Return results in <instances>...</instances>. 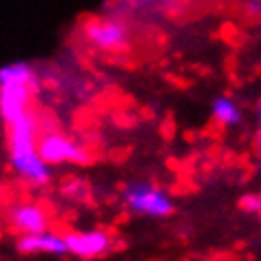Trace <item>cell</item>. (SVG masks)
I'll list each match as a JSON object with an SVG mask.
<instances>
[{"instance_id": "obj_1", "label": "cell", "mask_w": 261, "mask_h": 261, "mask_svg": "<svg viewBox=\"0 0 261 261\" xmlns=\"http://www.w3.org/2000/svg\"><path fill=\"white\" fill-rule=\"evenodd\" d=\"M38 122L36 115L24 113L22 117L7 124V160L16 177L34 188H42L51 181V166L40 158L38 151Z\"/></svg>"}, {"instance_id": "obj_2", "label": "cell", "mask_w": 261, "mask_h": 261, "mask_svg": "<svg viewBox=\"0 0 261 261\" xmlns=\"http://www.w3.org/2000/svg\"><path fill=\"white\" fill-rule=\"evenodd\" d=\"M38 89V73L29 62L16 60L0 69V117L5 124L29 113V104Z\"/></svg>"}, {"instance_id": "obj_3", "label": "cell", "mask_w": 261, "mask_h": 261, "mask_svg": "<svg viewBox=\"0 0 261 261\" xmlns=\"http://www.w3.org/2000/svg\"><path fill=\"white\" fill-rule=\"evenodd\" d=\"M122 204L128 213L148 219H166L175 211V201L166 188L148 179H133L122 188Z\"/></svg>"}, {"instance_id": "obj_4", "label": "cell", "mask_w": 261, "mask_h": 261, "mask_svg": "<svg viewBox=\"0 0 261 261\" xmlns=\"http://www.w3.org/2000/svg\"><path fill=\"white\" fill-rule=\"evenodd\" d=\"M38 151L40 158L47 162L49 166H64V164H89L91 153L87 146L77 144L73 138L60 133V130H47L38 140Z\"/></svg>"}, {"instance_id": "obj_5", "label": "cell", "mask_w": 261, "mask_h": 261, "mask_svg": "<svg viewBox=\"0 0 261 261\" xmlns=\"http://www.w3.org/2000/svg\"><path fill=\"white\" fill-rule=\"evenodd\" d=\"M82 36L91 47L104 54H120L130 40L128 27L120 18H91L84 22Z\"/></svg>"}, {"instance_id": "obj_6", "label": "cell", "mask_w": 261, "mask_h": 261, "mask_svg": "<svg viewBox=\"0 0 261 261\" xmlns=\"http://www.w3.org/2000/svg\"><path fill=\"white\" fill-rule=\"evenodd\" d=\"M7 226L18 237L38 234L51 230V215L47 208L36 204V201H16L7 208Z\"/></svg>"}, {"instance_id": "obj_7", "label": "cell", "mask_w": 261, "mask_h": 261, "mask_svg": "<svg viewBox=\"0 0 261 261\" xmlns=\"http://www.w3.org/2000/svg\"><path fill=\"white\" fill-rule=\"evenodd\" d=\"M67 239L69 254L82 259L93 261L113 250V234L104 228H89V230H71L64 234Z\"/></svg>"}, {"instance_id": "obj_8", "label": "cell", "mask_w": 261, "mask_h": 261, "mask_svg": "<svg viewBox=\"0 0 261 261\" xmlns=\"http://www.w3.org/2000/svg\"><path fill=\"white\" fill-rule=\"evenodd\" d=\"M16 250L27 257L34 254H67V239L64 234L56 232V230H44L38 234H27V237H18L16 239Z\"/></svg>"}, {"instance_id": "obj_9", "label": "cell", "mask_w": 261, "mask_h": 261, "mask_svg": "<svg viewBox=\"0 0 261 261\" xmlns=\"http://www.w3.org/2000/svg\"><path fill=\"white\" fill-rule=\"evenodd\" d=\"M211 117L213 122L221 128H232L239 126L244 120V111L239 109V104L232 100L230 95H217L211 102Z\"/></svg>"}, {"instance_id": "obj_10", "label": "cell", "mask_w": 261, "mask_h": 261, "mask_svg": "<svg viewBox=\"0 0 261 261\" xmlns=\"http://www.w3.org/2000/svg\"><path fill=\"white\" fill-rule=\"evenodd\" d=\"M60 195L69 201H75V204H82V201L89 199L91 195V188H89V181L77 177V175H69L60 181Z\"/></svg>"}, {"instance_id": "obj_11", "label": "cell", "mask_w": 261, "mask_h": 261, "mask_svg": "<svg viewBox=\"0 0 261 261\" xmlns=\"http://www.w3.org/2000/svg\"><path fill=\"white\" fill-rule=\"evenodd\" d=\"M239 208L248 215H261V188L239 197Z\"/></svg>"}, {"instance_id": "obj_12", "label": "cell", "mask_w": 261, "mask_h": 261, "mask_svg": "<svg viewBox=\"0 0 261 261\" xmlns=\"http://www.w3.org/2000/svg\"><path fill=\"white\" fill-rule=\"evenodd\" d=\"M246 11L254 18H261V0H246Z\"/></svg>"}, {"instance_id": "obj_13", "label": "cell", "mask_w": 261, "mask_h": 261, "mask_svg": "<svg viewBox=\"0 0 261 261\" xmlns=\"http://www.w3.org/2000/svg\"><path fill=\"white\" fill-rule=\"evenodd\" d=\"M254 153H257V158H259V162H261V128H259L257 138H254Z\"/></svg>"}, {"instance_id": "obj_14", "label": "cell", "mask_w": 261, "mask_h": 261, "mask_svg": "<svg viewBox=\"0 0 261 261\" xmlns=\"http://www.w3.org/2000/svg\"><path fill=\"white\" fill-rule=\"evenodd\" d=\"M254 117H257V124H259V128H261V100L257 102V109H254Z\"/></svg>"}]
</instances>
